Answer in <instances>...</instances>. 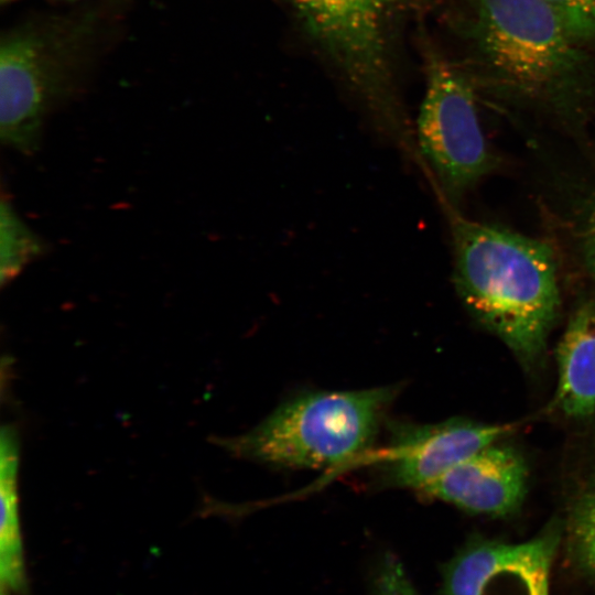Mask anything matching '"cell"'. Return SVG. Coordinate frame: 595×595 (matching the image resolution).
Returning <instances> with one entry per match:
<instances>
[{"instance_id": "8fae6325", "label": "cell", "mask_w": 595, "mask_h": 595, "mask_svg": "<svg viewBox=\"0 0 595 595\" xmlns=\"http://www.w3.org/2000/svg\"><path fill=\"white\" fill-rule=\"evenodd\" d=\"M46 246L19 217L10 202L0 207V282L4 285L37 257Z\"/></svg>"}, {"instance_id": "4fadbf2b", "label": "cell", "mask_w": 595, "mask_h": 595, "mask_svg": "<svg viewBox=\"0 0 595 595\" xmlns=\"http://www.w3.org/2000/svg\"><path fill=\"white\" fill-rule=\"evenodd\" d=\"M567 223L576 259L595 281V190L576 202Z\"/></svg>"}, {"instance_id": "8992f818", "label": "cell", "mask_w": 595, "mask_h": 595, "mask_svg": "<svg viewBox=\"0 0 595 595\" xmlns=\"http://www.w3.org/2000/svg\"><path fill=\"white\" fill-rule=\"evenodd\" d=\"M426 86L416 123L418 145L447 201L456 205L490 174L498 159L484 134L478 95L447 56L425 43Z\"/></svg>"}, {"instance_id": "9c48e42d", "label": "cell", "mask_w": 595, "mask_h": 595, "mask_svg": "<svg viewBox=\"0 0 595 595\" xmlns=\"http://www.w3.org/2000/svg\"><path fill=\"white\" fill-rule=\"evenodd\" d=\"M558 382L551 408L573 420L595 415V300L583 299L558 343Z\"/></svg>"}, {"instance_id": "5bb4252c", "label": "cell", "mask_w": 595, "mask_h": 595, "mask_svg": "<svg viewBox=\"0 0 595 595\" xmlns=\"http://www.w3.org/2000/svg\"><path fill=\"white\" fill-rule=\"evenodd\" d=\"M573 41L595 57V0H541Z\"/></svg>"}, {"instance_id": "3957f363", "label": "cell", "mask_w": 595, "mask_h": 595, "mask_svg": "<svg viewBox=\"0 0 595 595\" xmlns=\"http://www.w3.org/2000/svg\"><path fill=\"white\" fill-rule=\"evenodd\" d=\"M95 9L25 21L0 40V140L31 155L46 118L83 88L104 30Z\"/></svg>"}, {"instance_id": "9a60e30c", "label": "cell", "mask_w": 595, "mask_h": 595, "mask_svg": "<svg viewBox=\"0 0 595 595\" xmlns=\"http://www.w3.org/2000/svg\"><path fill=\"white\" fill-rule=\"evenodd\" d=\"M371 595H420L402 563L390 552L382 554L371 572Z\"/></svg>"}, {"instance_id": "7c38bea8", "label": "cell", "mask_w": 595, "mask_h": 595, "mask_svg": "<svg viewBox=\"0 0 595 595\" xmlns=\"http://www.w3.org/2000/svg\"><path fill=\"white\" fill-rule=\"evenodd\" d=\"M567 532L575 560L595 577V476L586 480L573 496Z\"/></svg>"}, {"instance_id": "30bf717a", "label": "cell", "mask_w": 595, "mask_h": 595, "mask_svg": "<svg viewBox=\"0 0 595 595\" xmlns=\"http://www.w3.org/2000/svg\"><path fill=\"white\" fill-rule=\"evenodd\" d=\"M18 447L9 428L1 436V532L0 578L2 586L17 593L26 589L18 513Z\"/></svg>"}, {"instance_id": "2e32d148", "label": "cell", "mask_w": 595, "mask_h": 595, "mask_svg": "<svg viewBox=\"0 0 595 595\" xmlns=\"http://www.w3.org/2000/svg\"><path fill=\"white\" fill-rule=\"evenodd\" d=\"M22 0H0L1 4H10ZM57 1H76V0H57Z\"/></svg>"}, {"instance_id": "277c9868", "label": "cell", "mask_w": 595, "mask_h": 595, "mask_svg": "<svg viewBox=\"0 0 595 595\" xmlns=\"http://www.w3.org/2000/svg\"><path fill=\"white\" fill-rule=\"evenodd\" d=\"M301 23L368 111L377 129L413 148L397 94L392 40L405 0H290Z\"/></svg>"}, {"instance_id": "e0dca14e", "label": "cell", "mask_w": 595, "mask_h": 595, "mask_svg": "<svg viewBox=\"0 0 595 595\" xmlns=\"http://www.w3.org/2000/svg\"><path fill=\"white\" fill-rule=\"evenodd\" d=\"M2 595H4V594H2Z\"/></svg>"}, {"instance_id": "5b68a950", "label": "cell", "mask_w": 595, "mask_h": 595, "mask_svg": "<svg viewBox=\"0 0 595 595\" xmlns=\"http://www.w3.org/2000/svg\"><path fill=\"white\" fill-rule=\"evenodd\" d=\"M394 396L391 387L302 394L223 443L237 456L274 466H334L370 446Z\"/></svg>"}, {"instance_id": "7a4b0ae2", "label": "cell", "mask_w": 595, "mask_h": 595, "mask_svg": "<svg viewBox=\"0 0 595 595\" xmlns=\"http://www.w3.org/2000/svg\"><path fill=\"white\" fill-rule=\"evenodd\" d=\"M453 282L469 314L526 367L543 356L561 295L552 246L507 228L451 216Z\"/></svg>"}, {"instance_id": "6da1fadb", "label": "cell", "mask_w": 595, "mask_h": 595, "mask_svg": "<svg viewBox=\"0 0 595 595\" xmlns=\"http://www.w3.org/2000/svg\"><path fill=\"white\" fill-rule=\"evenodd\" d=\"M456 53L479 97L581 133L595 117V57L541 0H445Z\"/></svg>"}, {"instance_id": "52a82bcc", "label": "cell", "mask_w": 595, "mask_h": 595, "mask_svg": "<svg viewBox=\"0 0 595 595\" xmlns=\"http://www.w3.org/2000/svg\"><path fill=\"white\" fill-rule=\"evenodd\" d=\"M515 430L509 423L451 419L393 431L386 476L396 486L421 490L484 447Z\"/></svg>"}, {"instance_id": "ba28073f", "label": "cell", "mask_w": 595, "mask_h": 595, "mask_svg": "<svg viewBox=\"0 0 595 595\" xmlns=\"http://www.w3.org/2000/svg\"><path fill=\"white\" fill-rule=\"evenodd\" d=\"M501 441L478 451L420 491L473 515L505 517L518 510L527 491L528 466L518 450Z\"/></svg>"}]
</instances>
